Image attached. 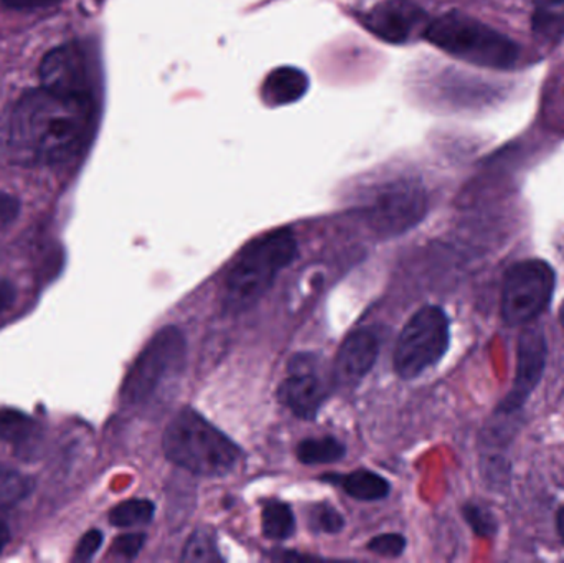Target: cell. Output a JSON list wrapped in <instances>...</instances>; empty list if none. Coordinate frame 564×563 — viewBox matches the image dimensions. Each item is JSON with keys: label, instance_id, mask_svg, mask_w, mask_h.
Listing matches in <instances>:
<instances>
[{"label": "cell", "instance_id": "cell-13", "mask_svg": "<svg viewBox=\"0 0 564 563\" xmlns=\"http://www.w3.org/2000/svg\"><path fill=\"white\" fill-rule=\"evenodd\" d=\"M378 350H380V344L371 331H355L338 349L337 359H335V377L344 383H354L364 379L373 369Z\"/></svg>", "mask_w": 564, "mask_h": 563}, {"label": "cell", "instance_id": "cell-7", "mask_svg": "<svg viewBox=\"0 0 564 563\" xmlns=\"http://www.w3.org/2000/svg\"><path fill=\"white\" fill-rule=\"evenodd\" d=\"M555 291V271L546 261L513 264L502 290V317L509 326L533 323L549 307Z\"/></svg>", "mask_w": 564, "mask_h": 563}, {"label": "cell", "instance_id": "cell-4", "mask_svg": "<svg viewBox=\"0 0 564 563\" xmlns=\"http://www.w3.org/2000/svg\"><path fill=\"white\" fill-rule=\"evenodd\" d=\"M427 42L473 65L507 69L520 59L516 40L460 12L437 17L424 30Z\"/></svg>", "mask_w": 564, "mask_h": 563}, {"label": "cell", "instance_id": "cell-3", "mask_svg": "<svg viewBox=\"0 0 564 563\" xmlns=\"http://www.w3.org/2000/svg\"><path fill=\"white\" fill-rule=\"evenodd\" d=\"M297 257V241L288 228L271 231L248 245L224 284V306L231 313L250 310Z\"/></svg>", "mask_w": 564, "mask_h": 563}, {"label": "cell", "instance_id": "cell-1", "mask_svg": "<svg viewBox=\"0 0 564 563\" xmlns=\"http://www.w3.org/2000/svg\"><path fill=\"white\" fill-rule=\"evenodd\" d=\"M91 101L63 98L40 88L17 102L10 122L13 154L33 165L72 161L85 144Z\"/></svg>", "mask_w": 564, "mask_h": 563}, {"label": "cell", "instance_id": "cell-16", "mask_svg": "<svg viewBox=\"0 0 564 563\" xmlns=\"http://www.w3.org/2000/svg\"><path fill=\"white\" fill-rule=\"evenodd\" d=\"M340 486L348 496L358 501H380L390 495V483L367 469H358L344 476Z\"/></svg>", "mask_w": 564, "mask_h": 563}, {"label": "cell", "instance_id": "cell-11", "mask_svg": "<svg viewBox=\"0 0 564 563\" xmlns=\"http://www.w3.org/2000/svg\"><path fill=\"white\" fill-rule=\"evenodd\" d=\"M546 360V340L543 331L530 327L520 337L519 359H517V376L509 397L502 402L503 413H512L529 399L530 393L539 386L542 379Z\"/></svg>", "mask_w": 564, "mask_h": 563}, {"label": "cell", "instance_id": "cell-24", "mask_svg": "<svg viewBox=\"0 0 564 563\" xmlns=\"http://www.w3.org/2000/svg\"><path fill=\"white\" fill-rule=\"evenodd\" d=\"M464 515H466L467 522H469L470 528L474 529L477 535L487 538V535H492L497 531L496 519L487 509L470 505L464 509Z\"/></svg>", "mask_w": 564, "mask_h": 563}, {"label": "cell", "instance_id": "cell-17", "mask_svg": "<svg viewBox=\"0 0 564 563\" xmlns=\"http://www.w3.org/2000/svg\"><path fill=\"white\" fill-rule=\"evenodd\" d=\"M347 448L344 443L338 442L332 436H322V439H307L299 443L295 455L304 465H330V463L340 462L344 458Z\"/></svg>", "mask_w": 564, "mask_h": 563}, {"label": "cell", "instance_id": "cell-15", "mask_svg": "<svg viewBox=\"0 0 564 563\" xmlns=\"http://www.w3.org/2000/svg\"><path fill=\"white\" fill-rule=\"evenodd\" d=\"M39 426L25 413L17 410H0V440L22 448L23 453L32 448Z\"/></svg>", "mask_w": 564, "mask_h": 563}, {"label": "cell", "instance_id": "cell-33", "mask_svg": "<svg viewBox=\"0 0 564 563\" xmlns=\"http://www.w3.org/2000/svg\"><path fill=\"white\" fill-rule=\"evenodd\" d=\"M549 2H556V0H549Z\"/></svg>", "mask_w": 564, "mask_h": 563}, {"label": "cell", "instance_id": "cell-19", "mask_svg": "<svg viewBox=\"0 0 564 563\" xmlns=\"http://www.w3.org/2000/svg\"><path fill=\"white\" fill-rule=\"evenodd\" d=\"M154 502L148 499H131L111 509L109 522L115 528H134V526L149 524L154 519Z\"/></svg>", "mask_w": 564, "mask_h": 563}, {"label": "cell", "instance_id": "cell-18", "mask_svg": "<svg viewBox=\"0 0 564 563\" xmlns=\"http://www.w3.org/2000/svg\"><path fill=\"white\" fill-rule=\"evenodd\" d=\"M261 528H263L264 538L273 541L291 538L295 531V519L291 508L284 502L271 501L270 505L264 506Z\"/></svg>", "mask_w": 564, "mask_h": 563}, {"label": "cell", "instance_id": "cell-26", "mask_svg": "<svg viewBox=\"0 0 564 563\" xmlns=\"http://www.w3.org/2000/svg\"><path fill=\"white\" fill-rule=\"evenodd\" d=\"M144 544V534H126L116 539L115 545H112V552H115L116 555H119V557L131 561V559L138 557L139 552L142 551Z\"/></svg>", "mask_w": 564, "mask_h": 563}, {"label": "cell", "instance_id": "cell-14", "mask_svg": "<svg viewBox=\"0 0 564 563\" xmlns=\"http://www.w3.org/2000/svg\"><path fill=\"white\" fill-rule=\"evenodd\" d=\"M307 88V75L302 69L281 66L268 75L263 85V98L270 106H284L301 99Z\"/></svg>", "mask_w": 564, "mask_h": 563}, {"label": "cell", "instance_id": "cell-32", "mask_svg": "<svg viewBox=\"0 0 564 563\" xmlns=\"http://www.w3.org/2000/svg\"><path fill=\"white\" fill-rule=\"evenodd\" d=\"M556 526H558V534L564 544V506L560 509L558 516H556Z\"/></svg>", "mask_w": 564, "mask_h": 563}, {"label": "cell", "instance_id": "cell-8", "mask_svg": "<svg viewBox=\"0 0 564 563\" xmlns=\"http://www.w3.org/2000/svg\"><path fill=\"white\" fill-rule=\"evenodd\" d=\"M427 212V195L414 181L384 185L367 208V220L378 234L400 235L416 227Z\"/></svg>", "mask_w": 564, "mask_h": 563}, {"label": "cell", "instance_id": "cell-31", "mask_svg": "<svg viewBox=\"0 0 564 563\" xmlns=\"http://www.w3.org/2000/svg\"><path fill=\"white\" fill-rule=\"evenodd\" d=\"M10 542V528L7 524L6 518L0 516V554H2L3 549L9 545Z\"/></svg>", "mask_w": 564, "mask_h": 563}, {"label": "cell", "instance_id": "cell-10", "mask_svg": "<svg viewBox=\"0 0 564 563\" xmlns=\"http://www.w3.org/2000/svg\"><path fill=\"white\" fill-rule=\"evenodd\" d=\"M39 75L46 91L63 98L91 101L88 63L85 53L73 43L50 50L40 62Z\"/></svg>", "mask_w": 564, "mask_h": 563}, {"label": "cell", "instance_id": "cell-9", "mask_svg": "<svg viewBox=\"0 0 564 563\" xmlns=\"http://www.w3.org/2000/svg\"><path fill=\"white\" fill-rule=\"evenodd\" d=\"M328 386L311 354H299L289 364V373L280 386L278 399L285 409L302 420H314L327 399Z\"/></svg>", "mask_w": 564, "mask_h": 563}, {"label": "cell", "instance_id": "cell-2", "mask_svg": "<svg viewBox=\"0 0 564 563\" xmlns=\"http://www.w3.org/2000/svg\"><path fill=\"white\" fill-rule=\"evenodd\" d=\"M162 445L169 462L204 478L228 475L241 458L237 443L194 409H182L171 420Z\"/></svg>", "mask_w": 564, "mask_h": 563}, {"label": "cell", "instance_id": "cell-25", "mask_svg": "<svg viewBox=\"0 0 564 563\" xmlns=\"http://www.w3.org/2000/svg\"><path fill=\"white\" fill-rule=\"evenodd\" d=\"M102 545V534L98 531V529H93V531L86 532L83 535L82 541H79L78 548H76L75 555H73V561L75 562H89L96 554H98L99 549Z\"/></svg>", "mask_w": 564, "mask_h": 563}, {"label": "cell", "instance_id": "cell-21", "mask_svg": "<svg viewBox=\"0 0 564 563\" xmlns=\"http://www.w3.org/2000/svg\"><path fill=\"white\" fill-rule=\"evenodd\" d=\"M184 562H217L221 561L218 554L217 542L210 529L202 528L195 531L188 539L182 554Z\"/></svg>", "mask_w": 564, "mask_h": 563}, {"label": "cell", "instance_id": "cell-29", "mask_svg": "<svg viewBox=\"0 0 564 563\" xmlns=\"http://www.w3.org/2000/svg\"><path fill=\"white\" fill-rule=\"evenodd\" d=\"M58 2L59 0H3V3L13 10L48 9Z\"/></svg>", "mask_w": 564, "mask_h": 563}, {"label": "cell", "instance_id": "cell-6", "mask_svg": "<svg viewBox=\"0 0 564 563\" xmlns=\"http://www.w3.org/2000/svg\"><path fill=\"white\" fill-rule=\"evenodd\" d=\"M449 320L437 306H424L408 321L397 340L393 367L398 377L416 379L436 366L449 347Z\"/></svg>", "mask_w": 564, "mask_h": 563}, {"label": "cell", "instance_id": "cell-20", "mask_svg": "<svg viewBox=\"0 0 564 563\" xmlns=\"http://www.w3.org/2000/svg\"><path fill=\"white\" fill-rule=\"evenodd\" d=\"M33 491V481L10 466L0 465V508L23 501Z\"/></svg>", "mask_w": 564, "mask_h": 563}, {"label": "cell", "instance_id": "cell-28", "mask_svg": "<svg viewBox=\"0 0 564 563\" xmlns=\"http://www.w3.org/2000/svg\"><path fill=\"white\" fill-rule=\"evenodd\" d=\"M20 215V201L9 192H0V230L9 228Z\"/></svg>", "mask_w": 564, "mask_h": 563}, {"label": "cell", "instance_id": "cell-30", "mask_svg": "<svg viewBox=\"0 0 564 563\" xmlns=\"http://www.w3.org/2000/svg\"><path fill=\"white\" fill-rule=\"evenodd\" d=\"M15 301V288L10 281L0 280V313L9 310Z\"/></svg>", "mask_w": 564, "mask_h": 563}, {"label": "cell", "instance_id": "cell-12", "mask_svg": "<svg viewBox=\"0 0 564 563\" xmlns=\"http://www.w3.org/2000/svg\"><path fill=\"white\" fill-rule=\"evenodd\" d=\"M421 19L423 12L410 0H380L365 15V25L384 42L403 43Z\"/></svg>", "mask_w": 564, "mask_h": 563}, {"label": "cell", "instance_id": "cell-5", "mask_svg": "<svg viewBox=\"0 0 564 563\" xmlns=\"http://www.w3.org/2000/svg\"><path fill=\"white\" fill-rule=\"evenodd\" d=\"M187 357V340L178 327L159 331L139 354L122 383L121 399L126 405L148 402L165 379L181 372Z\"/></svg>", "mask_w": 564, "mask_h": 563}, {"label": "cell", "instance_id": "cell-27", "mask_svg": "<svg viewBox=\"0 0 564 563\" xmlns=\"http://www.w3.org/2000/svg\"><path fill=\"white\" fill-rule=\"evenodd\" d=\"M558 22L564 26V0L549 2V7L536 12V29L539 30L553 29V25H556Z\"/></svg>", "mask_w": 564, "mask_h": 563}, {"label": "cell", "instance_id": "cell-22", "mask_svg": "<svg viewBox=\"0 0 564 563\" xmlns=\"http://www.w3.org/2000/svg\"><path fill=\"white\" fill-rule=\"evenodd\" d=\"M312 526L325 534H338L345 528V519L337 509L327 505L317 506L312 512Z\"/></svg>", "mask_w": 564, "mask_h": 563}, {"label": "cell", "instance_id": "cell-23", "mask_svg": "<svg viewBox=\"0 0 564 563\" xmlns=\"http://www.w3.org/2000/svg\"><path fill=\"white\" fill-rule=\"evenodd\" d=\"M406 548V539L401 534H381L368 542V551L381 557H400Z\"/></svg>", "mask_w": 564, "mask_h": 563}]
</instances>
